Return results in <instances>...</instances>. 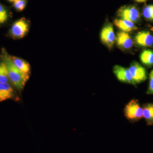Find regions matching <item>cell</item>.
<instances>
[{
	"instance_id": "obj_1",
	"label": "cell",
	"mask_w": 153,
	"mask_h": 153,
	"mask_svg": "<svg viewBox=\"0 0 153 153\" xmlns=\"http://www.w3.org/2000/svg\"><path fill=\"white\" fill-rule=\"evenodd\" d=\"M4 60L7 68L9 79L18 90L22 91L29 79V74L20 71L13 63L10 56L7 54L4 56Z\"/></svg>"
},
{
	"instance_id": "obj_2",
	"label": "cell",
	"mask_w": 153,
	"mask_h": 153,
	"mask_svg": "<svg viewBox=\"0 0 153 153\" xmlns=\"http://www.w3.org/2000/svg\"><path fill=\"white\" fill-rule=\"evenodd\" d=\"M124 113L127 119L130 121L136 122L143 117V108L139 102L135 99L132 100L125 107Z\"/></svg>"
},
{
	"instance_id": "obj_3",
	"label": "cell",
	"mask_w": 153,
	"mask_h": 153,
	"mask_svg": "<svg viewBox=\"0 0 153 153\" xmlns=\"http://www.w3.org/2000/svg\"><path fill=\"white\" fill-rule=\"evenodd\" d=\"M118 16L120 19L127 20L134 23L140 18L138 9L134 5L124 6L121 7L117 12Z\"/></svg>"
},
{
	"instance_id": "obj_4",
	"label": "cell",
	"mask_w": 153,
	"mask_h": 153,
	"mask_svg": "<svg viewBox=\"0 0 153 153\" xmlns=\"http://www.w3.org/2000/svg\"><path fill=\"white\" fill-rule=\"evenodd\" d=\"M100 38L102 44L109 49H112L115 42L116 36L113 26L111 23H108L102 27Z\"/></svg>"
},
{
	"instance_id": "obj_5",
	"label": "cell",
	"mask_w": 153,
	"mask_h": 153,
	"mask_svg": "<svg viewBox=\"0 0 153 153\" xmlns=\"http://www.w3.org/2000/svg\"><path fill=\"white\" fill-rule=\"evenodd\" d=\"M30 25L27 20L23 18L16 21L13 24L10 30L12 37L20 39L25 37L29 32Z\"/></svg>"
},
{
	"instance_id": "obj_6",
	"label": "cell",
	"mask_w": 153,
	"mask_h": 153,
	"mask_svg": "<svg viewBox=\"0 0 153 153\" xmlns=\"http://www.w3.org/2000/svg\"><path fill=\"white\" fill-rule=\"evenodd\" d=\"M128 69L136 84L143 82L147 78V74L146 68L137 62H133Z\"/></svg>"
},
{
	"instance_id": "obj_7",
	"label": "cell",
	"mask_w": 153,
	"mask_h": 153,
	"mask_svg": "<svg viewBox=\"0 0 153 153\" xmlns=\"http://www.w3.org/2000/svg\"><path fill=\"white\" fill-rule=\"evenodd\" d=\"M113 71L117 78L120 82L134 85H136L132 77L128 68L119 65H115L114 66Z\"/></svg>"
},
{
	"instance_id": "obj_8",
	"label": "cell",
	"mask_w": 153,
	"mask_h": 153,
	"mask_svg": "<svg viewBox=\"0 0 153 153\" xmlns=\"http://www.w3.org/2000/svg\"><path fill=\"white\" fill-rule=\"evenodd\" d=\"M115 41L118 47L125 50L131 49L134 45V41L130 35L123 31L118 32Z\"/></svg>"
},
{
	"instance_id": "obj_9",
	"label": "cell",
	"mask_w": 153,
	"mask_h": 153,
	"mask_svg": "<svg viewBox=\"0 0 153 153\" xmlns=\"http://www.w3.org/2000/svg\"><path fill=\"white\" fill-rule=\"evenodd\" d=\"M134 41L140 47H152L153 45V36L149 31H141L135 36Z\"/></svg>"
},
{
	"instance_id": "obj_10",
	"label": "cell",
	"mask_w": 153,
	"mask_h": 153,
	"mask_svg": "<svg viewBox=\"0 0 153 153\" xmlns=\"http://www.w3.org/2000/svg\"><path fill=\"white\" fill-rule=\"evenodd\" d=\"M114 24L121 31L126 33H130L137 29L133 22L123 19H115Z\"/></svg>"
},
{
	"instance_id": "obj_11",
	"label": "cell",
	"mask_w": 153,
	"mask_h": 153,
	"mask_svg": "<svg viewBox=\"0 0 153 153\" xmlns=\"http://www.w3.org/2000/svg\"><path fill=\"white\" fill-rule=\"evenodd\" d=\"M14 96L13 88L7 82H0V102L12 99Z\"/></svg>"
},
{
	"instance_id": "obj_12",
	"label": "cell",
	"mask_w": 153,
	"mask_h": 153,
	"mask_svg": "<svg viewBox=\"0 0 153 153\" xmlns=\"http://www.w3.org/2000/svg\"><path fill=\"white\" fill-rule=\"evenodd\" d=\"M10 57L15 66L20 71L26 74H30V64L27 61L15 56H10Z\"/></svg>"
},
{
	"instance_id": "obj_13",
	"label": "cell",
	"mask_w": 153,
	"mask_h": 153,
	"mask_svg": "<svg viewBox=\"0 0 153 153\" xmlns=\"http://www.w3.org/2000/svg\"><path fill=\"white\" fill-rule=\"evenodd\" d=\"M143 115L148 125H153V104L147 103L143 106Z\"/></svg>"
},
{
	"instance_id": "obj_14",
	"label": "cell",
	"mask_w": 153,
	"mask_h": 153,
	"mask_svg": "<svg viewBox=\"0 0 153 153\" xmlns=\"http://www.w3.org/2000/svg\"><path fill=\"white\" fill-rule=\"evenodd\" d=\"M140 60L146 66L151 67L153 66V50L146 49L140 55Z\"/></svg>"
},
{
	"instance_id": "obj_15",
	"label": "cell",
	"mask_w": 153,
	"mask_h": 153,
	"mask_svg": "<svg viewBox=\"0 0 153 153\" xmlns=\"http://www.w3.org/2000/svg\"><path fill=\"white\" fill-rule=\"evenodd\" d=\"M8 73L4 62L0 63V82L7 83L8 80Z\"/></svg>"
},
{
	"instance_id": "obj_16",
	"label": "cell",
	"mask_w": 153,
	"mask_h": 153,
	"mask_svg": "<svg viewBox=\"0 0 153 153\" xmlns=\"http://www.w3.org/2000/svg\"><path fill=\"white\" fill-rule=\"evenodd\" d=\"M143 15L147 20L153 21V4L145 6L143 10Z\"/></svg>"
},
{
	"instance_id": "obj_17",
	"label": "cell",
	"mask_w": 153,
	"mask_h": 153,
	"mask_svg": "<svg viewBox=\"0 0 153 153\" xmlns=\"http://www.w3.org/2000/svg\"><path fill=\"white\" fill-rule=\"evenodd\" d=\"M13 7L17 11H22L25 10L27 6V0H15L13 2Z\"/></svg>"
},
{
	"instance_id": "obj_18",
	"label": "cell",
	"mask_w": 153,
	"mask_h": 153,
	"mask_svg": "<svg viewBox=\"0 0 153 153\" xmlns=\"http://www.w3.org/2000/svg\"><path fill=\"white\" fill-rule=\"evenodd\" d=\"M8 18V14L7 9L0 4V24H2L7 22Z\"/></svg>"
},
{
	"instance_id": "obj_19",
	"label": "cell",
	"mask_w": 153,
	"mask_h": 153,
	"mask_svg": "<svg viewBox=\"0 0 153 153\" xmlns=\"http://www.w3.org/2000/svg\"><path fill=\"white\" fill-rule=\"evenodd\" d=\"M147 94H153V69L150 73L149 85Z\"/></svg>"
},
{
	"instance_id": "obj_20",
	"label": "cell",
	"mask_w": 153,
	"mask_h": 153,
	"mask_svg": "<svg viewBox=\"0 0 153 153\" xmlns=\"http://www.w3.org/2000/svg\"><path fill=\"white\" fill-rule=\"evenodd\" d=\"M134 1L137 3H143L146 2L148 0H134Z\"/></svg>"
},
{
	"instance_id": "obj_21",
	"label": "cell",
	"mask_w": 153,
	"mask_h": 153,
	"mask_svg": "<svg viewBox=\"0 0 153 153\" xmlns=\"http://www.w3.org/2000/svg\"><path fill=\"white\" fill-rule=\"evenodd\" d=\"M8 1L9 2H13L15 0H8Z\"/></svg>"
}]
</instances>
